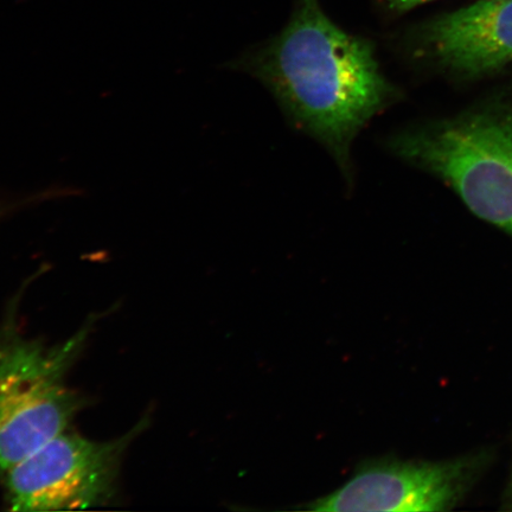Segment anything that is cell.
Instances as JSON below:
<instances>
[{"mask_svg":"<svg viewBox=\"0 0 512 512\" xmlns=\"http://www.w3.org/2000/svg\"><path fill=\"white\" fill-rule=\"evenodd\" d=\"M270 89L294 124L322 143L344 174L351 145L369 121L399 99L375 48L325 14L319 0H296L280 34L243 63Z\"/></svg>","mask_w":512,"mask_h":512,"instance_id":"6da1fadb","label":"cell"},{"mask_svg":"<svg viewBox=\"0 0 512 512\" xmlns=\"http://www.w3.org/2000/svg\"><path fill=\"white\" fill-rule=\"evenodd\" d=\"M146 419L119 438L94 440L66 431L38 448L3 477L11 511H62L104 507L117 496L128 447Z\"/></svg>","mask_w":512,"mask_h":512,"instance_id":"277c9868","label":"cell"},{"mask_svg":"<svg viewBox=\"0 0 512 512\" xmlns=\"http://www.w3.org/2000/svg\"><path fill=\"white\" fill-rule=\"evenodd\" d=\"M454 464L381 459L364 464L341 489L311 503L317 512H432L450 509L462 489Z\"/></svg>","mask_w":512,"mask_h":512,"instance_id":"5b68a950","label":"cell"},{"mask_svg":"<svg viewBox=\"0 0 512 512\" xmlns=\"http://www.w3.org/2000/svg\"><path fill=\"white\" fill-rule=\"evenodd\" d=\"M95 320L62 342L24 337L11 319L0 330V480L69 430L86 405L67 383Z\"/></svg>","mask_w":512,"mask_h":512,"instance_id":"7a4b0ae2","label":"cell"},{"mask_svg":"<svg viewBox=\"0 0 512 512\" xmlns=\"http://www.w3.org/2000/svg\"><path fill=\"white\" fill-rule=\"evenodd\" d=\"M386 8L394 14H403V12L411 11L416 6L433 2V0H382Z\"/></svg>","mask_w":512,"mask_h":512,"instance_id":"ba28073f","label":"cell"},{"mask_svg":"<svg viewBox=\"0 0 512 512\" xmlns=\"http://www.w3.org/2000/svg\"><path fill=\"white\" fill-rule=\"evenodd\" d=\"M30 206H34V197L30 194L0 196V221Z\"/></svg>","mask_w":512,"mask_h":512,"instance_id":"52a82bcc","label":"cell"},{"mask_svg":"<svg viewBox=\"0 0 512 512\" xmlns=\"http://www.w3.org/2000/svg\"><path fill=\"white\" fill-rule=\"evenodd\" d=\"M390 149L443 179L473 214L512 234V117L477 114L402 132Z\"/></svg>","mask_w":512,"mask_h":512,"instance_id":"3957f363","label":"cell"},{"mask_svg":"<svg viewBox=\"0 0 512 512\" xmlns=\"http://www.w3.org/2000/svg\"><path fill=\"white\" fill-rule=\"evenodd\" d=\"M422 47L444 67L464 75L512 62V0H478L421 29Z\"/></svg>","mask_w":512,"mask_h":512,"instance_id":"8992f818","label":"cell"}]
</instances>
